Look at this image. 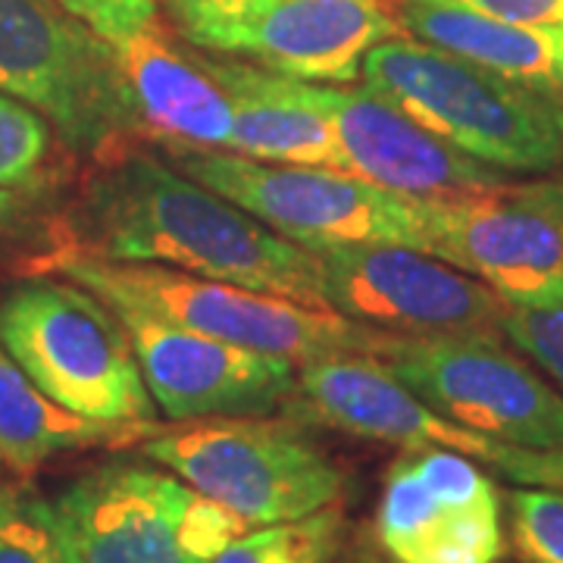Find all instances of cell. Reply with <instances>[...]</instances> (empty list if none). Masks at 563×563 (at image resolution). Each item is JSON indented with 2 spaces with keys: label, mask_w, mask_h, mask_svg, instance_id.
<instances>
[{
  "label": "cell",
  "mask_w": 563,
  "mask_h": 563,
  "mask_svg": "<svg viewBox=\"0 0 563 563\" xmlns=\"http://www.w3.org/2000/svg\"><path fill=\"white\" fill-rule=\"evenodd\" d=\"M141 141L98 161L63 247L103 261L161 263L329 310L313 251L188 179Z\"/></svg>",
  "instance_id": "cell-1"
},
{
  "label": "cell",
  "mask_w": 563,
  "mask_h": 563,
  "mask_svg": "<svg viewBox=\"0 0 563 563\" xmlns=\"http://www.w3.org/2000/svg\"><path fill=\"white\" fill-rule=\"evenodd\" d=\"M38 266L88 288L110 310H139L207 339L291 363L332 354L379 357L388 339V332L347 320L335 310L307 307L291 298L207 279L161 263L103 261L85 251L60 247L41 257Z\"/></svg>",
  "instance_id": "cell-2"
},
{
  "label": "cell",
  "mask_w": 563,
  "mask_h": 563,
  "mask_svg": "<svg viewBox=\"0 0 563 563\" xmlns=\"http://www.w3.org/2000/svg\"><path fill=\"white\" fill-rule=\"evenodd\" d=\"M361 79L369 95L501 173L548 176L563 166V103L495 69L398 35L363 57Z\"/></svg>",
  "instance_id": "cell-3"
},
{
  "label": "cell",
  "mask_w": 563,
  "mask_h": 563,
  "mask_svg": "<svg viewBox=\"0 0 563 563\" xmlns=\"http://www.w3.org/2000/svg\"><path fill=\"white\" fill-rule=\"evenodd\" d=\"M0 347L73 413L107 422L157 420L125 325L76 282L41 276L16 285L0 301Z\"/></svg>",
  "instance_id": "cell-4"
},
{
  "label": "cell",
  "mask_w": 563,
  "mask_h": 563,
  "mask_svg": "<svg viewBox=\"0 0 563 563\" xmlns=\"http://www.w3.org/2000/svg\"><path fill=\"white\" fill-rule=\"evenodd\" d=\"M0 91L98 161L151 139L113 51L54 0H0Z\"/></svg>",
  "instance_id": "cell-5"
},
{
  "label": "cell",
  "mask_w": 563,
  "mask_h": 563,
  "mask_svg": "<svg viewBox=\"0 0 563 563\" xmlns=\"http://www.w3.org/2000/svg\"><path fill=\"white\" fill-rule=\"evenodd\" d=\"M139 451L220 504L247 529L301 520L335 504L344 473L298 426L266 417H217L163 426Z\"/></svg>",
  "instance_id": "cell-6"
},
{
  "label": "cell",
  "mask_w": 563,
  "mask_h": 563,
  "mask_svg": "<svg viewBox=\"0 0 563 563\" xmlns=\"http://www.w3.org/2000/svg\"><path fill=\"white\" fill-rule=\"evenodd\" d=\"M157 151L188 179L201 181L307 251L339 244H404L422 251L420 201L385 191L361 176L251 161L235 151L181 141H157Z\"/></svg>",
  "instance_id": "cell-7"
},
{
  "label": "cell",
  "mask_w": 563,
  "mask_h": 563,
  "mask_svg": "<svg viewBox=\"0 0 563 563\" xmlns=\"http://www.w3.org/2000/svg\"><path fill=\"white\" fill-rule=\"evenodd\" d=\"M51 501L69 563H213L247 529L144 454L91 466Z\"/></svg>",
  "instance_id": "cell-8"
},
{
  "label": "cell",
  "mask_w": 563,
  "mask_h": 563,
  "mask_svg": "<svg viewBox=\"0 0 563 563\" xmlns=\"http://www.w3.org/2000/svg\"><path fill=\"white\" fill-rule=\"evenodd\" d=\"M379 361L444 420L498 442L563 451V395L495 335H388Z\"/></svg>",
  "instance_id": "cell-9"
},
{
  "label": "cell",
  "mask_w": 563,
  "mask_h": 563,
  "mask_svg": "<svg viewBox=\"0 0 563 563\" xmlns=\"http://www.w3.org/2000/svg\"><path fill=\"white\" fill-rule=\"evenodd\" d=\"M291 398H298L295 410L303 417L347 435L398 448H448L498 470L514 483L563 492V451L498 442L461 422L444 420L410 395L379 357L332 354L301 363Z\"/></svg>",
  "instance_id": "cell-10"
},
{
  "label": "cell",
  "mask_w": 563,
  "mask_h": 563,
  "mask_svg": "<svg viewBox=\"0 0 563 563\" xmlns=\"http://www.w3.org/2000/svg\"><path fill=\"white\" fill-rule=\"evenodd\" d=\"M422 251L470 273L504 303L563 298V176L420 201Z\"/></svg>",
  "instance_id": "cell-11"
},
{
  "label": "cell",
  "mask_w": 563,
  "mask_h": 563,
  "mask_svg": "<svg viewBox=\"0 0 563 563\" xmlns=\"http://www.w3.org/2000/svg\"><path fill=\"white\" fill-rule=\"evenodd\" d=\"M325 307L388 335H504L507 303L485 282L404 244L313 251Z\"/></svg>",
  "instance_id": "cell-12"
},
{
  "label": "cell",
  "mask_w": 563,
  "mask_h": 563,
  "mask_svg": "<svg viewBox=\"0 0 563 563\" xmlns=\"http://www.w3.org/2000/svg\"><path fill=\"white\" fill-rule=\"evenodd\" d=\"M376 539L395 563H495L504 551L495 483L448 448H404L385 476Z\"/></svg>",
  "instance_id": "cell-13"
},
{
  "label": "cell",
  "mask_w": 563,
  "mask_h": 563,
  "mask_svg": "<svg viewBox=\"0 0 563 563\" xmlns=\"http://www.w3.org/2000/svg\"><path fill=\"white\" fill-rule=\"evenodd\" d=\"M113 51L151 139L232 147L229 101L163 22L161 0H54Z\"/></svg>",
  "instance_id": "cell-14"
},
{
  "label": "cell",
  "mask_w": 563,
  "mask_h": 563,
  "mask_svg": "<svg viewBox=\"0 0 563 563\" xmlns=\"http://www.w3.org/2000/svg\"><path fill=\"white\" fill-rule=\"evenodd\" d=\"M125 325L141 376L166 420L269 417L291 401L295 363L217 342L139 310H113Z\"/></svg>",
  "instance_id": "cell-15"
},
{
  "label": "cell",
  "mask_w": 563,
  "mask_h": 563,
  "mask_svg": "<svg viewBox=\"0 0 563 563\" xmlns=\"http://www.w3.org/2000/svg\"><path fill=\"white\" fill-rule=\"evenodd\" d=\"M307 98L329 120L351 176L410 201H451L507 185V173L457 151L366 88L307 81Z\"/></svg>",
  "instance_id": "cell-16"
},
{
  "label": "cell",
  "mask_w": 563,
  "mask_h": 563,
  "mask_svg": "<svg viewBox=\"0 0 563 563\" xmlns=\"http://www.w3.org/2000/svg\"><path fill=\"white\" fill-rule=\"evenodd\" d=\"M407 35L388 0H257L213 29L198 51L251 57L301 81L361 79L363 57Z\"/></svg>",
  "instance_id": "cell-17"
},
{
  "label": "cell",
  "mask_w": 563,
  "mask_h": 563,
  "mask_svg": "<svg viewBox=\"0 0 563 563\" xmlns=\"http://www.w3.org/2000/svg\"><path fill=\"white\" fill-rule=\"evenodd\" d=\"M207 79L220 88L232 113V147L251 161L322 166L347 173L329 120L307 98V81L273 73L229 54L191 51Z\"/></svg>",
  "instance_id": "cell-18"
},
{
  "label": "cell",
  "mask_w": 563,
  "mask_h": 563,
  "mask_svg": "<svg viewBox=\"0 0 563 563\" xmlns=\"http://www.w3.org/2000/svg\"><path fill=\"white\" fill-rule=\"evenodd\" d=\"M410 38L495 69L563 103V25H517L439 0H388Z\"/></svg>",
  "instance_id": "cell-19"
},
{
  "label": "cell",
  "mask_w": 563,
  "mask_h": 563,
  "mask_svg": "<svg viewBox=\"0 0 563 563\" xmlns=\"http://www.w3.org/2000/svg\"><path fill=\"white\" fill-rule=\"evenodd\" d=\"M163 426L91 420L51 401L13 357L0 347V466L29 479L35 470L66 451L129 448L157 435Z\"/></svg>",
  "instance_id": "cell-20"
},
{
  "label": "cell",
  "mask_w": 563,
  "mask_h": 563,
  "mask_svg": "<svg viewBox=\"0 0 563 563\" xmlns=\"http://www.w3.org/2000/svg\"><path fill=\"white\" fill-rule=\"evenodd\" d=\"M344 542V514L329 504L301 520L244 529L213 563H332Z\"/></svg>",
  "instance_id": "cell-21"
},
{
  "label": "cell",
  "mask_w": 563,
  "mask_h": 563,
  "mask_svg": "<svg viewBox=\"0 0 563 563\" xmlns=\"http://www.w3.org/2000/svg\"><path fill=\"white\" fill-rule=\"evenodd\" d=\"M0 563H69L54 501L0 476Z\"/></svg>",
  "instance_id": "cell-22"
},
{
  "label": "cell",
  "mask_w": 563,
  "mask_h": 563,
  "mask_svg": "<svg viewBox=\"0 0 563 563\" xmlns=\"http://www.w3.org/2000/svg\"><path fill=\"white\" fill-rule=\"evenodd\" d=\"M51 144L54 125L29 103L0 91V207L38 181Z\"/></svg>",
  "instance_id": "cell-23"
},
{
  "label": "cell",
  "mask_w": 563,
  "mask_h": 563,
  "mask_svg": "<svg viewBox=\"0 0 563 563\" xmlns=\"http://www.w3.org/2000/svg\"><path fill=\"white\" fill-rule=\"evenodd\" d=\"M510 526L514 544L526 563H563V492H510Z\"/></svg>",
  "instance_id": "cell-24"
},
{
  "label": "cell",
  "mask_w": 563,
  "mask_h": 563,
  "mask_svg": "<svg viewBox=\"0 0 563 563\" xmlns=\"http://www.w3.org/2000/svg\"><path fill=\"white\" fill-rule=\"evenodd\" d=\"M504 335L563 388V298L548 303H507Z\"/></svg>",
  "instance_id": "cell-25"
},
{
  "label": "cell",
  "mask_w": 563,
  "mask_h": 563,
  "mask_svg": "<svg viewBox=\"0 0 563 563\" xmlns=\"http://www.w3.org/2000/svg\"><path fill=\"white\" fill-rule=\"evenodd\" d=\"M257 0H166V10L176 22V32L188 41L191 47H201V41Z\"/></svg>",
  "instance_id": "cell-26"
},
{
  "label": "cell",
  "mask_w": 563,
  "mask_h": 563,
  "mask_svg": "<svg viewBox=\"0 0 563 563\" xmlns=\"http://www.w3.org/2000/svg\"><path fill=\"white\" fill-rule=\"evenodd\" d=\"M517 25H563V0H439Z\"/></svg>",
  "instance_id": "cell-27"
},
{
  "label": "cell",
  "mask_w": 563,
  "mask_h": 563,
  "mask_svg": "<svg viewBox=\"0 0 563 563\" xmlns=\"http://www.w3.org/2000/svg\"><path fill=\"white\" fill-rule=\"evenodd\" d=\"M332 563H385L373 548H366V544H357V548H351L347 554H342V558H335Z\"/></svg>",
  "instance_id": "cell-28"
}]
</instances>
